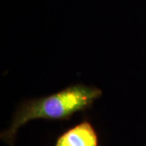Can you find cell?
<instances>
[{
    "instance_id": "obj_1",
    "label": "cell",
    "mask_w": 146,
    "mask_h": 146,
    "mask_svg": "<svg viewBox=\"0 0 146 146\" xmlns=\"http://www.w3.org/2000/svg\"><path fill=\"white\" fill-rule=\"evenodd\" d=\"M102 91L95 86L77 84L49 96L23 102L13 115L10 127L1 132V139L13 145L20 127L33 119L68 120L74 114L92 107Z\"/></svg>"
},
{
    "instance_id": "obj_2",
    "label": "cell",
    "mask_w": 146,
    "mask_h": 146,
    "mask_svg": "<svg viewBox=\"0 0 146 146\" xmlns=\"http://www.w3.org/2000/svg\"><path fill=\"white\" fill-rule=\"evenodd\" d=\"M98 132L93 124L84 120L58 137L54 146H98Z\"/></svg>"
}]
</instances>
